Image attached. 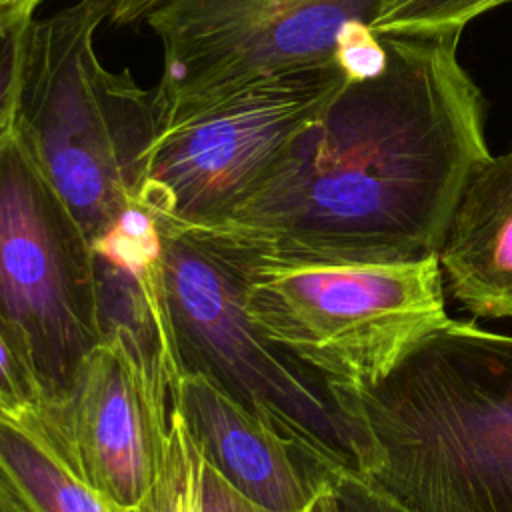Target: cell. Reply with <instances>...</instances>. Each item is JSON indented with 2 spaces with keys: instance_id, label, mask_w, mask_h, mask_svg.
Wrapping results in <instances>:
<instances>
[{
  "instance_id": "1",
  "label": "cell",
  "mask_w": 512,
  "mask_h": 512,
  "mask_svg": "<svg viewBox=\"0 0 512 512\" xmlns=\"http://www.w3.org/2000/svg\"><path fill=\"white\" fill-rule=\"evenodd\" d=\"M386 66L346 80L228 226L262 254L390 266L438 256L470 172L490 156L460 36H382Z\"/></svg>"
},
{
  "instance_id": "2",
  "label": "cell",
  "mask_w": 512,
  "mask_h": 512,
  "mask_svg": "<svg viewBox=\"0 0 512 512\" xmlns=\"http://www.w3.org/2000/svg\"><path fill=\"white\" fill-rule=\"evenodd\" d=\"M352 388L376 492L406 512H512V336L448 320Z\"/></svg>"
},
{
  "instance_id": "3",
  "label": "cell",
  "mask_w": 512,
  "mask_h": 512,
  "mask_svg": "<svg viewBox=\"0 0 512 512\" xmlns=\"http://www.w3.org/2000/svg\"><path fill=\"white\" fill-rule=\"evenodd\" d=\"M162 266L180 372H198L332 476H366L376 444L352 386L270 340L244 304V262L222 228H168Z\"/></svg>"
},
{
  "instance_id": "4",
  "label": "cell",
  "mask_w": 512,
  "mask_h": 512,
  "mask_svg": "<svg viewBox=\"0 0 512 512\" xmlns=\"http://www.w3.org/2000/svg\"><path fill=\"white\" fill-rule=\"evenodd\" d=\"M110 10L112 0H76L32 20L12 122L90 244L136 206L158 130L152 90L98 60L94 38Z\"/></svg>"
},
{
  "instance_id": "5",
  "label": "cell",
  "mask_w": 512,
  "mask_h": 512,
  "mask_svg": "<svg viewBox=\"0 0 512 512\" xmlns=\"http://www.w3.org/2000/svg\"><path fill=\"white\" fill-rule=\"evenodd\" d=\"M244 262V304L260 330L346 386H372L446 324L438 256L390 266L292 262L228 226Z\"/></svg>"
},
{
  "instance_id": "6",
  "label": "cell",
  "mask_w": 512,
  "mask_h": 512,
  "mask_svg": "<svg viewBox=\"0 0 512 512\" xmlns=\"http://www.w3.org/2000/svg\"><path fill=\"white\" fill-rule=\"evenodd\" d=\"M348 80L338 62L254 80L156 132L136 206L158 226L216 228L266 182Z\"/></svg>"
},
{
  "instance_id": "7",
  "label": "cell",
  "mask_w": 512,
  "mask_h": 512,
  "mask_svg": "<svg viewBox=\"0 0 512 512\" xmlns=\"http://www.w3.org/2000/svg\"><path fill=\"white\" fill-rule=\"evenodd\" d=\"M0 316L26 344L48 408L102 342L94 252L14 126L0 134Z\"/></svg>"
},
{
  "instance_id": "8",
  "label": "cell",
  "mask_w": 512,
  "mask_h": 512,
  "mask_svg": "<svg viewBox=\"0 0 512 512\" xmlns=\"http://www.w3.org/2000/svg\"><path fill=\"white\" fill-rule=\"evenodd\" d=\"M118 512H152L168 458L170 390L122 334H106L36 426Z\"/></svg>"
},
{
  "instance_id": "9",
  "label": "cell",
  "mask_w": 512,
  "mask_h": 512,
  "mask_svg": "<svg viewBox=\"0 0 512 512\" xmlns=\"http://www.w3.org/2000/svg\"><path fill=\"white\" fill-rule=\"evenodd\" d=\"M204 458L246 498L272 512H306L336 476L198 372L182 370L170 388Z\"/></svg>"
},
{
  "instance_id": "10",
  "label": "cell",
  "mask_w": 512,
  "mask_h": 512,
  "mask_svg": "<svg viewBox=\"0 0 512 512\" xmlns=\"http://www.w3.org/2000/svg\"><path fill=\"white\" fill-rule=\"evenodd\" d=\"M438 262L450 294L478 318L512 316V148L464 182Z\"/></svg>"
},
{
  "instance_id": "11",
  "label": "cell",
  "mask_w": 512,
  "mask_h": 512,
  "mask_svg": "<svg viewBox=\"0 0 512 512\" xmlns=\"http://www.w3.org/2000/svg\"><path fill=\"white\" fill-rule=\"evenodd\" d=\"M0 474L36 512H118L56 442L2 414Z\"/></svg>"
},
{
  "instance_id": "12",
  "label": "cell",
  "mask_w": 512,
  "mask_h": 512,
  "mask_svg": "<svg viewBox=\"0 0 512 512\" xmlns=\"http://www.w3.org/2000/svg\"><path fill=\"white\" fill-rule=\"evenodd\" d=\"M152 512H272L238 492L202 454L170 408L168 458Z\"/></svg>"
},
{
  "instance_id": "13",
  "label": "cell",
  "mask_w": 512,
  "mask_h": 512,
  "mask_svg": "<svg viewBox=\"0 0 512 512\" xmlns=\"http://www.w3.org/2000/svg\"><path fill=\"white\" fill-rule=\"evenodd\" d=\"M512 0H386L368 24L378 36H460L478 16Z\"/></svg>"
},
{
  "instance_id": "14",
  "label": "cell",
  "mask_w": 512,
  "mask_h": 512,
  "mask_svg": "<svg viewBox=\"0 0 512 512\" xmlns=\"http://www.w3.org/2000/svg\"><path fill=\"white\" fill-rule=\"evenodd\" d=\"M48 410L30 352L0 316V414L20 424Z\"/></svg>"
},
{
  "instance_id": "15",
  "label": "cell",
  "mask_w": 512,
  "mask_h": 512,
  "mask_svg": "<svg viewBox=\"0 0 512 512\" xmlns=\"http://www.w3.org/2000/svg\"><path fill=\"white\" fill-rule=\"evenodd\" d=\"M32 20L34 18L0 20V134L14 122L26 34Z\"/></svg>"
},
{
  "instance_id": "16",
  "label": "cell",
  "mask_w": 512,
  "mask_h": 512,
  "mask_svg": "<svg viewBox=\"0 0 512 512\" xmlns=\"http://www.w3.org/2000/svg\"><path fill=\"white\" fill-rule=\"evenodd\" d=\"M386 58L384 38L372 32L366 22H352L342 30L334 60L346 72L348 80L376 76L386 66Z\"/></svg>"
},
{
  "instance_id": "17",
  "label": "cell",
  "mask_w": 512,
  "mask_h": 512,
  "mask_svg": "<svg viewBox=\"0 0 512 512\" xmlns=\"http://www.w3.org/2000/svg\"><path fill=\"white\" fill-rule=\"evenodd\" d=\"M332 492L340 512H406L356 476H336Z\"/></svg>"
},
{
  "instance_id": "18",
  "label": "cell",
  "mask_w": 512,
  "mask_h": 512,
  "mask_svg": "<svg viewBox=\"0 0 512 512\" xmlns=\"http://www.w3.org/2000/svg\"><path fill=\"white\" fill-rule=\"evenodd\" d=\"M164 0H112L110 22L114 26H128L146 22L148 14L158 8Z\"/></svg>"
},
{
  "instance_id": "19",
  "label": "cell",
  "mask_w": 512,
  "mask_h": 512,
  "mask_svg": "<svg viewBox=\"0 0 512 512\" xmlns=\"http://www.w3.org/2000/svg\"><path fill=\"white\" fill-rule=\"evenodd\" d=\"M0 512H36L0 474Z\"/></svg>"
},
{
  "instance_id": "20",
  "label": "cell",
  "mask_w": 512,
  "mask_h": 512,
  "mask_svg": "<svg viewBox=\"0 0 512 512\" xmlns=\"http://www.w3.org/2000/svg\"><path fill=\"white\" fill-rule=\"evenodd\" d=\"M42 0H0V20L34 18V10Z\"/></svg>"
},
{
  "instance_id": "21",
  "label": "cell",
  "mask_w": 512,
  "mask_h": 512,
  "mask_svg": "<svg viewBox=\"0 0 512 512\" xmlns=\"http://www.w3.org/2000/svg\"><path fill=\"white\" fill-rule=\"evenodd\" d=\"M306 512H340L332 488L326 490V492H322Z\"/></svg>"
}]
</instances>
